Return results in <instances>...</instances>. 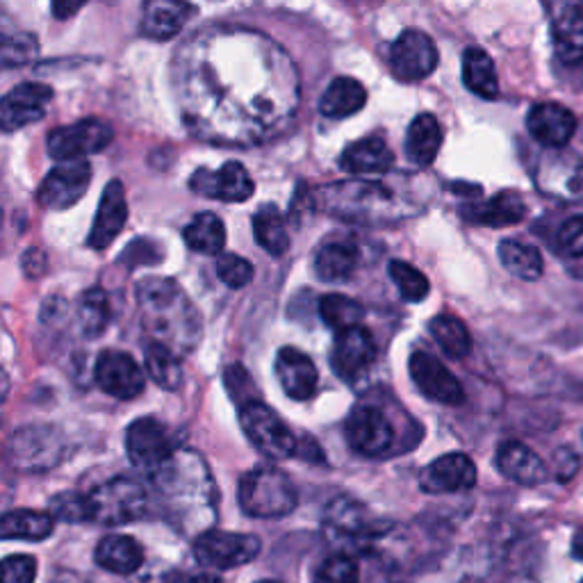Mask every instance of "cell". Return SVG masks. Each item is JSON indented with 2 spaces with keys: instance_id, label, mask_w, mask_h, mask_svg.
Listing matches in <instances>:
<instances>
[{
  "instance_id": "19",
  "label": "cell",
  "mask_w": 583,
  "mask_h": 583,
  "mask_svg": "<svg viewBox=\"0 0 583 583\" xmlns=\"http://www.w3.org/2000/svg\"><path fill=\"white\" fill-rule=\"evenodd\" d=\"M190 188L197 194L226 203H245L255 192L249 171L240 163H226L219 171L199 169L190 180Z\"/></svg>"
},
{
  "instance_id": "26",
  "label": "cell",
  "mask_w": 583,
  "mask_h": 583,
  "mask_svg": "<svg viewBox=\"0 0 583 583\" xmlns=\"http://www.w3.org/2000/svg\"><path fill=\"white\" fill-rule=\"evenodd\" d=\"M190 16L192 5L188 0H144L142 33L155 41L174 39Z\"/></svg>"
},
{
  "instance_id": "11",
  "label": "cell",
  "mask_w": 583,
  "mask_h": 583,
  "mask_svg": "<svg viewBox=\"0 0 583 583\" xmlns=\"http://www.w3.org/2000/svg\"><path fill=\"white\" fill-rule=\"evenodd\" d=\"M377 356H379L377 340L372 331L365 329L362 324L335 333L331 365H333V372L342 381L354 383L362 379L377 362Z\"/></svg>"
},
{
  "instance_id": "35",
  "label": "cell",
  "mask_w": 583,
  "mask_h": 583,
  "mask_svg": "<svg viewBox=\"0 0 583 583\" xmlns=\"http://www.w3.org/2000/svg\"><path fill=\"white\" fill-rule=\"evenodd\" d=\"M182 240L194 253L201 255H219L226 245V228L224 222L212 215V212H201L182 230Z\"/></svg>"
},
{
  "instance_id": "54",
  "label": "cell",
  "mask_w": 583,
  "mask_h": 583,
  "mask_svg": "<svg viewBox=\"0 0 583 583\" xmlns=\"http://www.w3.org/2000/svg\"><path fill=\"white\" fill-rule=\"evenodd\" d=\"M258 583H283V581H274V579H264V581H258Z\"/></svg>"
},
{
  "instance_id": "10",
  "label": "cell",
  "mask_w": 583,
  "mask_h": 583,
  "mask_svg": "<svg viewBox=\"0 0 583 583\" xmlns=\"http://www.w3.org/2000/svg\"><path fill=\"white\" fill-rule=\"evenodd\" d=\"M383 524L369 515V511L358 501L337 499L324 513V534L335 545L365 547L383 534Z\"/></svg>"
},
{
  "instance_id": "34",
  "label": "cell",
  "mask_w": 583,
  "mask_h": 583,
  "mask_svg": "<svg viewBox=\"0 0 583 583\" xmlns=\"http://www.w3.org/2000/svg\"><path fill=\"white\" fill-rule=\"evenodd\" d=\"M554 48L566 64L583 62V5H572L556 19Z\"/></svg>"
},
{
  "instance_id": "49",
  "label": "cell",
  "mask_w": 583,
  "mask_h": 583,
  "mask_svg": "<svg viewBox=\"0 0 583 583\" xmlns=\"http://www.w3.org/2000/svg\"><path fill=\"white\" fill-rule=\"evenodd\" d=\"M554 461H556V476H559L561 481H568L579 465L576 454L570 452V449H561V452L554 456Z\"/></svg>"
},
{
  "instance_id": "13",
  "label": "cell",
  "mask_w": 583,
  "mask_h": 583,
  "mask_svg": "<svg viewBox=\"0 0 583 583\" xmlns=\"http://www.w3.org/2000/svg\"><path fill=\"white\" fill-rule=\"evenodd\" d=\"M126 452L132 465L151 474L160 465H165L174 456L176 449L165 424L153 417H140L132 421L126 431Z\"/></svg>"
},
{
  "instance_id": "22",
  "label": "cell",
  "mask_w": 583,
  "mask_h": 583,
  "mask_svg": "<svg viewBox=\"0 0 583 583\" xmlns=\"http://www.w3.org/2000/svg\"><path fill=\"white\" fill-rule=\"evenodd\" d=\"M474 484H476V467L469 456L459 452L436 459L419 474V486L433 495L465 492L474 488Z\"/></svg>"
},
{
  "instance_id": "46",
  "label": "cell",
  "mask_w": 583,
  "mask_h": 583,
  "mask_svg": "<svg viewBox=\"0 0 583 583\" xmlns=\"http://www.w3.org/2000/svg\"><path fill=\"white\" fill-rule=\"evenodd\" d=\"M253 264L237 253H224L217 262V276L230 289L247 287L253 281Z\"/></svg>"
},
{
  "instance_id": "55",
  "label": "cell",
  "mask_w": 583,
  "mask_h": 583,
  "mask_svg": "<svg viewBox=\"0 0 583 583\" xmlns=\"http://www.w3.org/2000/svg\"><path fill=\"white\" fill-rule=\"evenodd\" d=\"M581 583H583V579H581Z\"/></svg>"
},
{
  "instance_id": "4",
  "label": "cell",
  "mask_w": 583,
  "mask_h": 583,
  "mask_svg": "<svg viewBox=\"0 0 583 583\" xmlns=\"http://www.w3.org/2000/svg\"><path fill=\"white\" fill-rule=\"evenodd\" d=\"M237 499H240V507L247 515L276 520L297 509V488L283 469L274 465H258L240 479Z\"/></svg>"
},
{
  "instance_id": "16",
  "label": "cell",
  "mask_w": 583,
  "mask_h": 583,
  "mask_svg": "<svg viewBox=\"0 0 583 583\" xmlns=\"http://www.w3.org/2000/svg\"><path fill=\"white\" fill-rule=\"evenodd\" d=\"M94 379L105 394L121 402L135 400L146 388L142 367L123 352H103L94 365Z\"/></svg>"
},
{
  "instance_id": "1",
  "label": "cell",
  "mask_w": 583,
  "mask_h": 583,
  "mask_svg": "<svg viewBox=\"0 0 583 583\" xmlns=\"http://www.w3.org/2000/svg\"><path fill=\"white\" fill-rule=\"evenodd\" d=\"M207 35L230 75L199 35L192 48L180 50L188 56L185 78L180 75V105L190 130L205 140L235 144H253L276 135V130L295 117L297 78L245 87L240 78H235V31Z\"/></svg>"
},
{
  "instance_id": "40",
  "label": "cell",
  "mask_w": 583,
  "mask_h": 583,
  "mask_svg": "<svg viewBox=\"0 0 583 583\" xmlns=\"http://www.w3.org/2000/svg\"><path fill=\"white\" fill-rule=\"evenodd\" d=\"M429 331L438 347L454 360L465 358L472 352V337L467 326L454 314H438L429 322Z\"/></svg>"
},
{
  "instance_id": "3",
  "label": "cell",
  "mask_w": 583,
  "mask_h": 583,
  "mask_svg": "<svg viewBox=\"0 0 583 583\" xmlns=\"http://www.w3.org/2000/svg\"><path fill=\"white\" fill-rule=\"evenodd\" d=\"M142 326L153 342L167 344L178 356L201 340V317L190 297L171 278H144L138 285Z\"/></svg>"
},
{
  "instance_id": "9",
  "label": "cell",
  "mask_w": 583,
  "mask_h": 583,
  "mask_svg": "<svg viewBox=\"0 0 583 583\" xmlns=\"http://www.w3.org/2000/svg\"><path fill=\"white\" fill-rule=\"evenodd\" d=\"M115 140V130L103 119H83L73 126L56 128L48 135L46 146L48 155L58 163H75L85 160L92 153H100L108 148Z\"/></svg>"
},
{
  "instance_id": "31",
  "label": "cell",
  "mask_w": 583,
  "mask_h": 583,
  "mask_svg": "<svg viewBox=\"0 0 583 583\" xmlns=\"http://www.w3.org/2000/svg\"><path fill=\"white\" fill-rule=\"evenodd\" d=\"M442 146V126L433 115H419L413 119L406 135V155L417 167H429Z\"/></svg>"
},
{
  "instance_id": "51",
  "label": "cell",
  "mask_w": 583,
  "mask_h": 583,
  "mask_svg": "<svg viewBox=\"0 0 583 583\" xmlns=\"http://www.w3.org/2000/svg\"><path fill=\"white\" fill-rule=\"evenodd\" d=\"M572 556L576 561L583 563V528H579V532L572 538Z\"/></svg>"
},
{
  "instance_id": "48",
  "label": "cell",
  "mask_w": 583,
  "mask_h": 583,
  "mask_svg": "<svg viewBox=\"0 0 583 583\" xmlns=\"http://www.w3.org/2000/svg\"><path fill=\"white\" fill-rule=\"evenodd\" d=\"M559 247L568 255H576V258L583 255V215L568 219L559 228Z\"/></svg>"
},
{
  "instance_id": "37",
  "label": "cell",
  "mask_w": 583,
  "mask_h": 583,
  "mask_svg": "<svg viewBox=\"0 0 583 583\" xmlns=\"http://www.w3.org/2000/svg\"><path fill=\"white\" fill-rule=\"evenodd\" d=\"M144 367H146V374L151 377L155 385H160L163 390H169V392H176L180 388L182 383L180 356L174 349H169L167 344L148 340Z\"/></svg>"
},
{
  "instance_id": "24",
  "label": "cell",
  "mask_w": 583,
  "mask_h": 583,
  "mask_svg": "<svg viewBox=\"0 0 583 583\" xmlns=\"http://www.w3.org/2000/svg\"><path fill=\"white\" fill-rule=\"evenodd\" d=\"M526 128L538 144L561 148L574 138L576 119L559 103H538L528 110Z\"/></svg>"
},
{
  "instance_id": "18",
  "label": "cell",
  "mask_w": 583,
  "mask_h": 583,
  "mask_svg": "<svg viewBox=\"0 0 583 583\" xmlns=\"http://www.w3.org/2000/svg\"><path fill=\"white\" fill-rule=\"evenodd\" d=\"M64 454L60 436L46 427H25L10 440V459L16 469H48Z\"/></svg>"
},
{
  "instance_id": "23",
  "label": "cell",
  "mask_w": 583,
  "mask_h": 583,
  "mask_svg": "<svg viewBox=\"0 0 583 583\" xmlns=\"http://www.w3.org/2000/svg\"><path fill=\"white\" fill-rule=\"evenodd\" d=\"M126 222H128V203H126L123 185L121 180H112L108 188L103 190V197L96 210V219L87 237V245L96 251L108 249L123 230Z\"/></svg>"
},
{
  "instance_id": "7",
  "label": "cell",
  "mask_w": 583,
  "mask_h": 583,
  "mask_svg": "<svg viewBox=\"0 0 583 583\" xmlns=\"http://www.w3.org/2000/svg\"><path fill=\"white\" fill-rule=\"evenodd\" d=\"M240 424L245 436L258 447V452L274 461L289 459L299 449L295 433L267 404L255 400L245 402L240 406Z\"/></svg>"
},
{
  "instance_id": "25",
  "label": "cell",
  "mask_w": 583,
  "mask_h": 583,
  "mask_svg": "<svg viewBox=\"0 0 583 583\" xmlns=\"http://www.w3.org/2000/svg\"><path fill=\"white\" fill-rule=\"evenodd\" d=\"M497 469L509 481L520 486H540L547 481L549 469L532 447L522 442H503L497 449Z\"/></svg>"
},
{
  "instance_id": "47",
  "label": "cell",
  "mask_w": 583,
  "mask_h": 583,
  "mask_svg": "<svg viewBox=\"0 0 583 583\" xmlns=\"http://www.w3.org/2000/svg\"><path fill=\"white\" fill-rule=\"evenodd\" d=\"M37 561L28 554H14L3 561V583H35Z\"/></svg>"
},
{
  "instance_id": "33",
  "label": "cell",
  "mask_w": 583,
  "mask_h": 583,
  "mask_svg": "<svg viewBox=\"0 0 583 583\" xmlns=\"http://www.w3.org/2000/svg\"><path fill=\"white\" fill-rule=\"evenodd\" d=\"M52 528H56V517L52 513L16 509L3 515L0 522V536L5 540H46Z\"/></svg>"
},
{
  "instance_id": "38",
  "label": "cell",
  "mask_w": 583,
  "mask_h": 583,
  "mask_svg": "<svg viewBox=\"0 0 583 583\" xmlns=\"http://www.w3.org/2000/svg\"><path fill=\"white\" fill-rule=\"evenodd\" d=\"M253 235L255 242L274 258H281L289 249V233L281 210L272 203L262 205L253 217Z\"/></svg>"
},
{
  "instance_id": "36",
  "label": "cell",
  "mask_w": 583,
  "mask_h": 583,
  "mask_svg": "<svg viewBox=\"0 0 583 583\" xmlns=\"http://www.w3.org/2000/svg\"><path fill=\"white\" fill-rule=\"evenodd\" d=\"M463 83L476 96L497 98L499 81H497L495 62L490 60V56L484 48L472 46V48L465 50V56H463Z\"/></svg>"
},
{
  "instance_id": "21",
  "label": "cell",
  "mask_w": 583,
  "mask_h": 583,
  "mask_svg": "<svg viewBox=\"0 0 583 583\" xmlns=\"http://www.w3.org/2000/svg\"><path fill=\"white\" fill-rule=\"evenodd\" d=\"M276 379L283 392L295 402H308L320 388V374L317 367L304 352L295 347H283L274 362Z\"/></svg>"
},
{
  "instance_id": "15",
  "label": "cell",
  "mask_w": 583,
  "mask_h": 583,
  "mask_svg": "<svg viewBox=\"0 0 583 583\" xmlns=\"http://www.w3.org/2000/svg\"><path fill=\"white\" fill-rule=\"evenodd\" d=\"M344 433H347L354 452L367 459L388 454L394 444L392 424L374 406H356L344 421Z\"/></svg>"
},
{
  "instance_id": "17",
  "label": "cell",
  "mask_w": 583,
  "mask_h": 583,
  "mask_svg": "<svg viewBox=\"0 0 583 583\" xmlns=\"http://www.w3.org/2000/svg\"><path fill=\"white\" fill-rule=\"evenodd\" d=\"M92 182V167L87 160L60 163L44 178L37 201L48 210H67L81 201Z\"/></svg>"
},
{
  "instance_id": "50",
  "label": "cell",
  "mask_w": 583,
  "mask_h": 583,
  "mask_svg": "<svg viewBox=\"0 0 583 583\" xmlns=\"http://www.w3.org/2000/svg\"><path fill=\"white\" fill-rule=\"evenodd\" d=\"M87 5V0H50V12L58 21H67L75 16Z\"/></svg>"
},
{
  "instance_id": "20",
  "label": "cell",
  "mask_w": 583,
  "mask_h": 583,
  "mask_svg": "<svg viewBox=\"0 0 583 583\" xmlns=\"http://www.w3.org/2000/svg\"><path fill=\"white\" fill-rule=\"evenodd\" d=\"M52 90L41 83H21L0 103V123L8 132L44 119Z\"/></svg>"
},
{
  "instance_id": "12",
  "label": "cell",
  "mask_w": 583,
  "mask_h": 583,
  "mask_svg": "<svg viewBox=\"0 0 583 583\" xmlns=\"http://www.w3.org/2000/svg\"><path fill=\"white\" fill-rule=\"evenodd\" d=\"M392 73L404 83H417L429 78L440 58L431 37L421 31H404L390 48L388 56Z\"/></svg>"
},
{
  "instance_id": "29",
  "label": "cell",
  "mask_w": 583,
  "mask_h": 583,
  "mask_svg": "<svg viewBox=\"0 0 583 583\" xmlns=\"http://www.w3.org/2000/svg\"><path fill=\"white\" fill-rule=\"evenodd\" d=\"M463 215L467 217V222L501 228V226L520 224L524 219V215H526V205H524L520 194L501 192V194H497L495 199H490L486 203L467 205L463 210Z\"/></svg>"
},
{
  "instance_id": "8",
  "label": "cell",
  "mask_w": 583,
  "mask_h": 583,
  "mask_svg": "<svg viewBox=\"0 0 583 583\" xmlns=\"http://www.w3.org/2000/svg\"><path fill=\"white\" fill-rule=\"evenodd\" d=\"M194 559L207 570H233L251 563L262 549L258 536L205 528L194 540Z\"/></svg>"
},
{
  "instance_id": "27",
  "label": "cell",
  "mask_w": 583,
  "mask_h": 583,
  "mask_svg": "<svg viewBox=\"0 0 583 583\" xmlns=\"http://www.w3.org/2000/svg\"><path fill=\"white\" fill-rule=\"evenodd\" d=\"M360 262V249L347 237H335L326 240L314 253V274L326 283H344L349 281Z\"/></svg>"
},
{
  "instance_id": "52",
  "label": "cell",
  "mask_w": 583,
  "mask_h": 583,
  "mask_svg": "<svg viewBox=\"0 0 583 583\" xmlns=\"http://www.w3.org/2000/svg\"><path fill=\"white\" fill-rule=\"evenodd\" d=\"M188 583H222L217 576H210V574H203V576H194L190 579Z\"/></svg>"
},
{
  "instance_id": "30",
  "label": "cell",
  "mask_w": 583,
  "mask_h": 583,
  "mask_svg": "<svg viewBox=\"0 0 583 583\" xmlns=\"http://www.w3.org/2000/svg\"><path fill=\"white\" fill-rule=\"evenodd\" d=\"M96 563L112 574H132L144 566V547L130 536H105L96 545Z\"/></svg>"
},
{
  "instance_id": "43",
  "label": "cell",
  "mask_w": 583,
  "mask_h": 583,
  "mask_svg": "<svg viewBox=\"0 0 583 583\" xmlns=\"http://www.w3.org/2000/svg\"><path fill=\"white\" fill-rule=\"evenodd\" d=\"M388 272H390V278L396 285V289H400V295L408 304H419L429 297V291H431L429 278L424 276L417 267H413L411 262L392 260Z\"/></svg>"
},
{
  "instance_id": "42",
  "label": "cell",
  "mask_w": 583,
  "mask_h": 583,
  "mask_svg": "<svg viewBox=\"0 0 583 583\" xmlns=\"http://www.w3.org/2000/svg\"><path fill=\"white\" fill-rule=\"evenodd\" d=\"M78 317H81V329L87 337H98L110 324V301L103 289L94 287L87 289L78 306Z\"/></svg>"
},
{
  "instance_id": "6",
  "label": "cell",
  "mask_w": 583,
  "mask_h": 583,
  "mask_svg": "<svg viewBox=\"0 0 583 583\" xmlns=\"http://www.w3.org/2000/svg\"><path fill=\"white\" fill-rule=\"evenodd\" d=\"M90 517L92 522L105 526H121L128 522H138L148 507V495L142 484L128 476H115V479L96 486L90 495Z\"/></svg>"
},
{
  "instance_id": "28",
  "label": "cell",
  "mask_w": 583,
  "mask_h": 583,
  "mask_svg": "<svg viewBox=\"0 0 583 583\" xmlns=\"http://www.w3.org/2000/svg\"><path fill=\"white\" fill-rule=\"evenodd\" d=\"M394 165V153L381 138H367L352 144L340 157V167L347 174H385Z\"/></svg>"
},
{
  "instance_id": "53",
  "label": "cell",
  "mask_w": 583,
  "mask_h": 583,
  "mask_svg": "<svg viewBox=\"0 0 583 583\" xmlns=\"http://www.w3.org/2000/svg\"><path fill=\"white\" fill-rule=\"evenodd\" d=\"M56 583H83V581L78 579V576H62V579H58Z\"/></svg>"
},
{
  "instance_id": "45",
  "label": "cell",
  "mask_w": 583,
  "mask_h": 583,
  "mask_svg": "<svg viewBox=\"0 0 583 583\" xmlns=\"http://www.w3.org/2000/svg\"><path fill=\"white\" fill-rule=\"evenodd\" d=\"M50 513L60 522H92L87 495L60 492L50 499Z\"/></svg>"
},
{
  "instance_id": "5",
  "label": "cell",
  "mask_w": 583,
  "mask_h": 583,
  "mask_svg": "<svg viewBox=\"0 0 583 583\" xmlns=\"http://www.w3.org/2000/svg\"><path fill=\"white\" fill-rule=\"evenodd\" d=\"M320 197L331 215L349 219V222L385 219L390 212H394V203H396L394 194L379 180L337 182V185H331V188H324Z\"/></svg>"
},
{
  "instance_id": "41",
  "label": "cell",
  "mask_w": 583,
  "mask_h": 583,
  "mask_svg": "<svg viewBox=\"0 0 583 583\" xmlns=\"http://www.w3.org/2000/svg\"><path fill=\"white\" fill-rule=\"evenodd\" d=\"M320 317L329 329L340 333V331L360 326L365 320V308L352 297L326 295L320 301Z\"/></svg>"
},
{
  "instance_id": "32",
  "label": "cell",
  "mask_w": 583,
  "mask_h": 583,
  "mask_svg": "<svg viewBox=\"0 0 583 583\" xmlns=\"http://www.w3.org/2000/svg\"><path fill=\"white\" fill-rule=\"evenodd\" d=\"M367 103V90L354 78H335L320 100V112L329 119L358 115Z\"/></svg>"
},
{
  "instance_id": "14",
  "label": "cell",
  "mask_w": 583,
  "mask_h": 583,
  "mask_svg": "<svg viewBox=\"0 0 583 583\" xmlns=\"http://www.w3.org/2000/svg\"><path fill=\"white\" fill-rule=\"evenodd\" d=\"M408 372L415 388L427 400L444 406H461L465 402V390L461 381L436 356L427 352H415L408 360Z\"/></svg>"
},
{
  "instance_id": "2",
  "label": "cell",
  "mask_w": 583,
  "mask_h": 583,
  "mask_svg": "<svg viewBox=\"0 0 583 583\" xmlns=\"http://www.w3.org/2000/svg\"><path fill=\"white\" fill-rule=\"evenodd\" d=\"M153 490L165 517L182 534L199 536L217 515V492L205 461L190 449H176L174 456L151 472Z\"/></svg>"
},
{
  "instance_id": "44",
  "label": "cell",
  "mask_w": 583,
  "mask_h": 583,
  "mask_svg": "<svg viewBox=\"0 0 583 583\" xmlns=\"http://www.w3.org/2000/svg\"><path fill=\"white\" fill-rule=\"evenodd\" d=\"M312 583H360V570L352 554H333L314 570Z\"/></svg>"
},
{
  "instance_id": "39",
  "label": "cell",
  "mask_w": 583,
  "mask_h": 583,
  "mask_svg": "<svg viewBox=\"0 0 583 583\" xmlns=\"http://www.w3.org/2000/svg\"><path fill=\"white\" fill-rule=\"evenodd\" d=\"M499 260L503 270L522 281H538L545 270L540 251L520 240H503L499 245Z\"/></svg>"
}]
</instances>
